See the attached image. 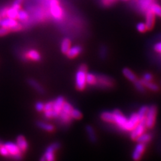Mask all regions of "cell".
<instances>
[{"instance_id":"obj_1","label":"cell","mask_w":161,"mask_h":161,"mask_svg":"<svg viewBox=\"0 0 161 161\" xmlns=\"http://www.w3.org/2000/svg\"><path fill=\"white\" fill-rule=\"evenodd\" d=\"M87 67L85 64H80L75 75V85L77 89L82 91L86 87V75Z\"/></svg>"},{"instance_id":"obj_2","label":"cell","mask_w":161,"mask_h":161,"mask_svg":"<svg viewBox=\"0 0 161 161\" xmlns=\"http://www.w3.org/2000/svg\"><path fill=\"white\" fill-rule=\"evenodd\" d=\"M8 153L9 154V157L16 160H20L22 158V152L19 149L18 146L14 142H8L4 144Z\"/></svg>"},{"instance_id":"obj_3","label":"cell","mask_w":161,"mask_h":161,"mask_svg":"<svg viewBox=\"0 0 161 161\" xmlns=\"http://www.w3.org/2000/svg\"><path fill=\"white\" fill-rule=\"evenodd\" d=\"M157 114V109L155 105H153L148 107V112L145 117V124L147 128H152L154 125Z\"/></svg>"},{"instance_id":"obj_4","label":"cell","mask_w":161,"mask_h":161,"mask_svg":"<svg viewBox=\"0 0 161 161\" xmlns=\"http://www.w3.org/2000/svg\"><path fill=\"white\" fill-rule=\"evenodd\" d=\"M50 13L54 19L57 20L61 19L63 17V11L62 8L60 6L59 2L57 0H50Z\"/></svg>"},{"instance_id":"obj_5","label":"cell","mask_w":161,"mask_h":161,"mask_svg":"<svg viewBox=\"0 0 161 161\" xmlns=\"http://www.w3.org/2000/svg\"><path fill=\"white\" fill-rule=\"evenodd\" d=\"M112 112L114 118V124L116 125L120 130H124L125 125L127 122L128 118L125 116L122 112H120L118 109H115Z\"/></svg>"},{"instance_id":"obj_6","label":"cell","mask_w":161,"mask_h":161,"mask_svg":"<svg viewBox=\"0 0 161 161\" xmlns=\"http://www.w3.org/2000/svg\"><path fill=\"white\" fill-rule=\"evenodd\" d=\"M140 123V118L137 113H133L130 115L129 118H128L127 122L125 124L124 131H131L132 130L135 126Z\"/></svg>"},{"instance_id":"obj_7","label":"cell","mask_w":161,"mask_h":161,"mask_svg":"<svg viewBox=\"0 0 161 161\" xmlns=\"http://www.w3.org/2000/svg\"><path fill=\"white\" fill-rule=\"evenodd\" d=\"M60 147L59 142H54L50 145L47 148L44 156L46 158L47 161H55L54 158V152L58 150Z\"/></svg>"},{"instance_id":"obj_8","label":"cell","mask_w":161,"mask_h":161,"mask_svg":"<svg viewBox=\"0 0 161 161\" xmlns=\"http://www.w3.org/2000/svg\"><path fill=\"white\" fill-rule=\"evenodd\" d=\"M146 150V144L142 143H138L134 148L132 157L134 161H139L142 157Z\"/></svg>"},{"instance_id":"obj_9","label":"cell","mask_w":161,"mask_h":161,"mask_svg":"<svg viewBox=\"0 0 161 161\" xmlns=\"http://www.w3.org/2000/svg\"><path fill=\"white\" fill-rule=\"evenodd\" d=\"M97 83L95 85H97L102 88H108L113 86V80L109 77L105 75H96Z\"/></svg>"},{"instance_id":"obj_10","label":"cell","mask_w":161,"mask_h":161,"mask_svg":"<svg viewBox=\"0 0 161 161\" xmlns=\"http://www.w3.org/2000/svg\"><path fill=\"white\" fill-rule=\"evenodd\" d=\"M146 128H147V127H146L145 124L140 122L136 126H135L132 130L130 131V138L133 140H136L140 136L145 132Z\"/></svg>"},{"instance_id":"obj_11","label":"cell","mask_w":161,"mask_h":161,"mask_svg":"<svg viewBox=\"0 0 161 161\" xmlns=\"http://www.w3.org/2000/svg\"><path fill=\"white\" fill-rule=\"evenodd\" d=\"M145 16H146V25L147 26L148 30H152L154 26V23H155V15L151 11V9H150L149 10L145 13Z\"/></svg>"},{"instance_id":"obj_12","label":"cell","mask_w":161,"mask_h":161,"mask_svg":"<svg viewBox=\"0 0 161 161\" xmlns=\"http://www.w3.org/2000/svg\"><path fill=\"white\" fill-rule=\"evenodd\" d=\"M154 3V0H138V6L141 12L146 13Z\"/></svg>"},{"instance_id":"obj_13","label":"cell","mask_w":161,"mask_h":161,"mask_svg":"<svg viewBox=\"0 0 161 161\" xmlns=\"http://www.w3.org/2000/svg\"><path fill=\"white\" fill-rule=\"evenodd\" d=\"M64 99L63 97H58L56 99H55L53 102V109L56 112L58 115H59L60 112H61L62 108L63 103H64Z\"/></svg>"},{"instance_id":"obj_14","label":"cell","mask_w":161,"mask_h":161,"mask_svg":"<svg viewBox=\"0 0 161 161\" xmlns=\"http://www.w3.org/2000/svg\"><path fill=\"white\" fill-rule=\"evenodd\" d=\"M81 52H82V48L80 46H78V45H76V46H74L72 47H70V48H69L66 54L68 57V58H73L78 56V55Z\"/></svg>"},{"instance_id":"obj_15","label":"cell","mask_w":161,"mask_h":161,"mask_svg":"<svg viewBox=\"0 0 161 161\" xmlns=\"http://www.w3.org/2000/svg\"><path fill=\"white\" fill-rule=\"evenodd\" d=\"M18 24L16 19L10 18H6L3 19H0V26L2 27H6L8 28H11L15 25Z\"/></svg>"},{"instance_id":"obj_16","label":"cell","mask_w":161,"mask_h":161,"mask_svg":"<svg viewBox=\"0 0 161 161\" xmlns=\"http://www.w3.org/2000/svg\"><path fill=\"white\" fill-rule=\"evenodd\" d=\"M16 144L18 146V147L19 148V149L21 150V151L22 153L25 152L28 147V142L23 136L19 135L16 138Z\"/></svg>"},{"instance_id":"obj_17","label":"cell","mask_w":161,"mask_h":161,"mask_svg":"<svg viewBox=\"0 0 161 161\" xmlns=\"http://www.w3.org/2000/svg\"><path fill=\"white\" fill-rule=\"evenodd\" d=\"M100 117H101V119L105 122L112 123V124H114V114L112 112H109V111L103 112L101 114Z\"/></svg>"},{"instance_id":"obj_18","label":"cell","mask_w":161,"mask_h":161,"mask_svg":"<svg viewBox=\"0 0 161 161\" xmlns=\"http://www.w3.org/2000/svg\"><path fill=\"white\" fill-rule=\"evenodd\" d=\"M122 73H123V75H124V77L129 80H130V81L134 82L136 80L138 79L135 73L132 72L130 69H128V68L124 69L122 70Z\"/></svg>"},{"instance_id":"obj_19","label":"cell","mask_w":161,"mask_h":161,"mask_svg":"<svg viewBox=\"0 0 161 161\" xmlns=\"http://www.w3.org/2000/svg\"><path fill=\"white\" fill-rule=\"evenodd\" d=\"M28 83L30 86H32L38 93L41 94L44 93V88L36 81V80H35L34 79H30L28 80Z\"/></svg>"},{"instance_id":"obj_20","label":"cell","mask_w":161,"mask_h":161,"mask_svg":"<svg viewBox=\"0 0 161 161\" xmlns=\"http://www.w3.org/2000/svg\"><path fill=\"white\" fill-rule=\"evenodd\" d=\"M70 44H71V42H70V39L67 38H65L62 40L61 45H60V50H61V52L63 54H66L67 53L70 48Z\"/></svg>"},{"instance_id":"obj_21","label":"cell","mask_w":161,"mask_h":161,"mask_svg":"<svg viewBox=\"0 0 161 161\" xmlns=\"http://www.w3.org/2000/svg\"><path fill=\"white\" fill-rule=\"evenodd\" d=\"M148 106H147V105H143V106H142L139 109L137 114L140 118V122H143L145 124V117L148 112Z\"/></svg>"},{"instance_id":"obj_22","label":"cell","mask_w":161,"mask_h":161,"mask_svg":"<svg viewBox=\"0 0 161 161\" xmlns=\"http://www.w3.org/2000/svg\"><path fill=\"white\" fill-rule=\"evenodd\" d=\"M152 139V136L150 135V134L148 133H143L142 135L140 136L136 140L138 142V143H142L147 144Z\"/></svg>"},{"instance_id":"obj_23","label":"cell","mask_w":161,"mask_h":161,"mask_svg":"<svg viewBox=\"0 0 161 161\" xmlns=\"http://www.w3.org/2000/svg\"><path fill=\"white\" fill-rule=\"evenodd\" d=\"M141 80H142L145 88H147L151 91H153V92H158L159 90L158 85L153 83L152 80L151 81H146V80H144L142 79H141Z\"/></svg>"},{"instance_id":"obj_24","label":"cell","mask_w":161,"mask_h":161,"mask_svg":"<svg viewBox=\"0 0 161 161\" xmlns=\"http://www.w3.org/2000/svg\"><path fill=\"white\" fill-rule=\"evenodd\" d=\"M86 132L88 134V137L92 142H95L97 141V137L96 134H95V132L93 129V128L91 125H87L86 126Z\"/></svg>"},{"instance_id":"obj_25","label":"cell","mask_w":161,"mask_h":161,"mask_svg":"<svg viewBox=\"0 0 161 161\" xmlns=\"http://www.w3.org/2000/svg\"><path fill=\"white\" fill-rule=\"evenodd\" d=\"M26 55L29 58L35 60V61H39L41 59V56H40V53L35 50H30Z\"/></svg>"},{"instance_id":"obj_26","label":"cell","mask_w":161,"mask_h":161,"mask_svg":"<svg viewBox=\"0 0 161 161\" xmlns=\"http://www.w3.org/2000/svg\"><path fill=\"white\" fill-rule=\"evenodd\" d=\"M37 125L39 128L45 131H47V132H53L54 130V125L50 124H47L43 122H38Z\"/></svg>"},{"instance_id":"obj_27","label":"cell","mask_w":161,"mask_h":161,"mask_svg":"<svg viewBox=\"0 0 161 161\" xmlns=\"http://www.w3.org/2000/svg\"><path fill=\"white\" fill-rule=\"evenodd\" d=\"M86 83L89 85H95L97 83V76L93 73H87L86 75Z\"/></svg>"},{"instance_id":"obj_28","label":"cell","mask_w":161,"mask_h":161,"mask_svg":"<svg viewBox=\"0 0 161 161\" xmlns=\"http://www.w3.org/2000/svg\"><path fill=\"white\" fill-rule=\"evenodd\" d=\"M19 9H18L17 8H14V7H12L11 8L8 9L7 11V14L6 16H8V18H13V19H16L17 18L18 16V12Z\"/></svg>"},{"instance_id":"obj_29","label":"cell","mask_w":161,"mask_h":161,"mask_svg":"<svg viewBox=\"0 0 161 161\" xmlns=\"http://www.w3.org/2000/svg\"><path fill=\"white\" fill-rule=\"evenodd\" d=\"M151 11H152L155 16H158L159 17H161V6L160 5L154 3L152 6L150 8Z\"/></svg>"},{"instance_id":"obj_30","label":"cell","mask_w":161,"mask_h":161,"mask_svg":"<svg viewBox=\"0 0 161 161\" xmlns=\"http://www.w3.org/2000/svg\"><path fill=\"white\" fill-rule=\"evenodd\" d=\"M133 83H134V85L136 89L138 92H140L141 93H144L145 92V87L144 86L142 80L137 79Z\"/></svg>"},{"instance_id":"obj_31","label":"cell","mask_w":161,"mask_h":161,"mask_svg":"<svg viewBox=\"0 0 161 161\" xmlns=\"http://www.w3.org/2000/svg\"><path fill=\"white\" fill-rule=\"evenodd\" d=\"M73 109L72 105L68 103V102H65L63 103V108H62V112L66 113L67 114H69L70 115V112H71L72 109Z\"/></svg>"},{"instance_id":"obj_32","label":"cell","mask_w":161,"mask_h":161,"mask_svg":"<svg viewBox=\"0 0 161 161\" xmlns=\"http://www.w3.org/2000/svg\"><path fill=\"white\" fill-rule=\"evenodd\" d=\"M70 116H71L72 119H79L82 118V114L79 109L73 108L70 112Z\"/></svg>"},{"instance_id":"obj_33","label":"cell","mask_w":161,"mask_h":161,"mask_svg":"<svg viewBox=\"0 0 161 161\" xmlns=\"http://www.w3.org/2000/svg\"><path fill=\"white\" fill-rule=\"evenodd\" d=\"M28 14L26 11L22 9L19 10L18 12L17 18H18L19 20H21V21H25V20H26L28 19Z\"/></svg>"},{"instance_id":"obj_34","label":"cell","mask_w":161,"mask_h":161,"mask_svg":"<svg viewBox=\"0 0 161 161\" xmlns=\"http://www.w3.org/2000/svg\"><path fill=\"white\" fill-rule=\"evenodd\" d=\"M136 29L140 33H144L148 30L147 25H146L144 22H139L136 25Z\"/></svg>"},{"instance_id":"obj_35","label":"cell","mask_w":161,"mask_h":161,"mask_svg":"<svg viewBox=\"0 0 161 161\" xmlns=\"http://www.w3.org/2000/svg\"><path fill=\"white\" fill-rule=\"evenodd\" d=\"M142 80H146V81H151L153 80V75L150 73H145L142 76Z\"/></svg>"},{"instance_id":"obj_36","label":"cell","mask_w":161,"mask_h":161,"mask_svg":"<svg viewBox=\"0 0 161 161\" xmlns=\"http://www.w3.org/2000/svg\"><path fill=\"white\" fill-rule=\"evenodd\" d=\"M9 32H10L9 28H6V27H2L0 28V36H5V35L8 34Z\"/></svg>"},{"instance_id":"obj_37","label":"cell","mask_w":161,"mask_h":161,"mask_svg":"<svg viewBox=\"0 0 161 161\" xmlns=\"http://www.w3.org/2000/svg\"><path fill=\"white\" fill-rule=\"evenodd\" d=\"M22 29V25L18 23L16 25H15V26H13L12 28H9V30H10V32H18V31H19V30H21Z\"/></svg>"},{"instance_id":"obj_38","label":"cell","mask_w":161,"mask_h":161,"mask_svg":"<svg viewBox=\"0 0 161 161\" xmlns=\"http://www.w3.org/2000/svg\"><path fill=\"white\" fill-rule=\"evenodd\" d=\"M117 0H102V3L105 6H109L114 4Z\"/></svg>"},{"instance_id":"obj_39","label":"cell","mask_w":161,"mask_h":161,"mask_svg":"<svg viewBox=\"0 0 161 161\" xmlns=\"http://www.w3.org/2000/svg\"><path fill=\"white\" fill-rule=\"evenodd\" d=\"M53 102H47L46 104H44V112L53 109Z\"/></svg>"},{"instance_id":"obj_40","label":"cell","mask_w":161,"mask_h":161,"mask_svg":"<svg viewBox=\"0 0 161 161\" xmlns=\"http://www.w3.org/2000/svg\"><path fill=\"white\" fill-rule=\"evenodd\" d=\"M44 104L40 102H37L36 103V106H35L36 110L38 111V112H42L44 110Z\"/></svg>"},{"instance_id":"obj_41","label":"cell","mask_w":161,"mask_h":161,"mask_svg":"<svg viewBox=\"0 0 161 161\" xmlns=\"http://www.w3.org/2000/svg\"><path fill=\"white\" fill-rule=\"evenodd\" d=\"M154 49L156 52L161 53V42L156 44L154 46Z\"/></svg>"},{"instance_id":"obj_42","label":"cell","mask_w":161,"mask_h":161,"mask_svg":"<svg viewBox=\"0 0 161 161\" xmlns=\"http://www.w3.org/2000/svg\"><path fill=\"white\" fill-rule=\"evenodd\" d=\"M8 8H3L0 11V16L1 17H6Z\"/></svg>"},{"instance_id":"obj_43","label":"cell","mask_w":161,"mask_h":161,"mask_svg":"<svg viewBox=\"0 0 161 161\" xmlns=\"http://www.w3.org/2000/svg\"><path fill=\"white\" fill-rule=\"evenodd\" d=\"M23 1V0H16V1L14 2V5H20V3H21V2Z\"/></svg>"},{"instance_id":"obj_44","label":"cell","mask_w":161,"mask_h":161,"mask_svg":"<svg viewBox=\"0 0 161 161\" xmlns=\"http://www.w3.org/2000/svg\"><path fill=\"white\" fill-rule=\"evenodd\" d=\"M40 161H47V160L46 158H45L44 156L43 155L42 157L41 158H40Z\"/></svg>"},{"instance_id":"obj_45","label":"cell","mask_w":161,"mask_h":161,"mask_svg":"<svg viewBox=\"0 0 161 161\" xmlns=\"http://www.w3.org/2000/svg\"><path fill=\"white\" fill-rule=\"evenodd\" d=\"M122 1H128V0H122Z\"/></svg>"},{"instance_id":"obj_46","label":"cell","mask_w":161,"mask_h":161,"mask_svg":"<svg viewBox=\"0 0 161 161\" xmlns=\"http://www.w3.org/2000/svg\"><path fill=\"white\" fill-rule=\"evenodd\" d=\"M0 19H1V16H0Z\"/></svg>"}]
</instances>
